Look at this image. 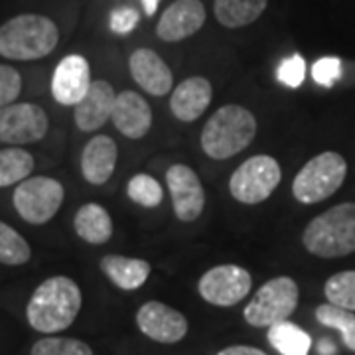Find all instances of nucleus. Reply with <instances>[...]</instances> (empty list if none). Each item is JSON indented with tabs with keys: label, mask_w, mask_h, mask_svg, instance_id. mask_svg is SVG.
I'll list each match as a JSON object with an SVG mask.
<instances>
[{
	"label": "nucleus",
	"mask_w": 355,
	"mask_h": 355,
	"mask_svg": "<svg viewBox=\"0 0 355 355\" xmlns=\"http://www.w3.org/2000/svg\"><path fill=\"white\" fill-rule=\"evenodd\" d=\"M83 304V296L76 280L69 277H51L34 291L26 318L40 334H58L76 322Z\"/></svg>",
	"instance_id": "obj_1"
},
{
	"label": "nucleus",
	"mask_w": 355,
	"mask_h": 355,
	"mask_svg": "<svg viewBox=\"0 0 355 355\" xmlns=\"http://www.w3.org/2000/svg\"><path fill=\"white\" fill-rule=\"evenodd\" d=\"M58 42V26L40 14H20L0 26V55L6 60H42L55 50Z\"/></svg>",
	"instance_id": "obj_2"
},
{
	"label": "nucleus",
	"mask_w": 355,
	"mask_h": 355,
	"mask_svg": "<svg viewBox=\"0 0 355 355\" xmlns=\"http://www.w3.org/2000/svg\"><path fill=\"white\" fill-rule=\"evenodd\" d=\"M257 137V119L241 105H225L209 116L202 132V148L214 160H229Z\"/></svg>",
	"instance_id": "obj_3"
},
{
	"label": "nucleus",
	"mask_w": 355,
	"mask_h": 355,
	"mask_svg": "<svg viewBox=\"0 0 355 355\" xmlns=\"http://www.w3.org/2000/svg\"><path fill=\"white\" fill-rule=\"evenodd\" d=\"M306 251L322 259L355 253V203H340L314 217L304 229Z\"/></svg>",
	"instance_id": "obj_4"
},
{
	"label": "nucleus",
	"mask_w": 355,
	"mask_h": 355,
	"mask_svg": "<svg viewBox=\"0 0 355 355\" xmlns=\"http://www.w3.org/2000/svg\"><path fill=\"white\" fill-rule=\"evenodd\" d=\"M347 164L342 154L322 153L308 160L292 182V196L300 203H318L328 200L342 188Z\"/></svg>",
	"instance_id": "obj_5"
},
{
	"label": "nucleus",
	"mask_w": 355,
	"mask_h": 355,
	"mask_svg": "<svg viewBox=\"0 0 355 355\" xmlns=\"http://www.w3.org/2000/svg\"><path fill=\"white\" fill-rule=\"evenodd\" d=\"M298 284L291 277H277L265 282L243 310L245 322L253 328H270L288 320L298 306Z\"/></svg>",
	"instance_id": "obj_6"
},
{
	"label": "nucleus",
	"mask_w": 355,
	"mask_h": 355,
	"mask_svg": "<svg viewBox=\"0 0 355 355\" xmlns=\"http://www.w3.org/2000/svg\"><path fill=\"white\" fill-rule=\"evenodd\" d=\"M280 178L282 170L279 162L268 154H257L233 172L229 180V191L245 205L263 203L279 188Z\"/></svg>",
	"instance_id": "obj_7"
},
{
	"label": "nucleus",
	"mask_w": 355,
	"mask_h": 355,
	"mask_svg": "<svg viewBox=\"0 0 355 355\" xmlns=\"http://www.w3.org/2000/svg\"><path fill=\"white\" fill-rule=\"evenodd\" d=\"M64 186L53 178H26L14 190L12 202L18 216L30 225H44L55 217L64 203Z\"/></svg>",
	"instance_id": "obj_8"
},
{
	"label": "nucleus",
	"mask_w": 355,
	"mask_h": 355,
	"mask_svg": "<svg viewBox=\"0 0 355 355\" xmlns=\"http://www.w3.org/2000/svg\"><path fill=\"white\" fill-rule=\"evenodd\" d=\"M50 128L46 111L34 103H12L0 107V142L22 146L38 142Z\"/></svg>",
	"instance_id": "obj_9"
},
{
	"label": "nucleus",
	"mask_w": 355,
	"mask_h": 355,
	"mask_svg": "<svg viewBox=\"0 0 355 355\" xmlns=\"http://www.w3.org/2000/svg\"><path fill=\"white\" fill-rule=\"evenodd\" d=\"M251 272L239 265L214 266L198 282V291L203 300L221 308L239 304L251 292Z\"/></svg>",
	"instance_id": "obj_10"
},
{
	"label": "nucleus",
	"mask_w": 355,
	"mask_h": 355,
	"mask_svg": "<svg viewBox=\"0 0 355 355\" xmlns=\"http://www.w3.org/2000/svg\"><path fill=\"white\" fill-rule=\"evenodd\" d=\"M166 184L172 198V207L180 221L191 223L203 214L205 191L198 174L186 164H174L166 172Z\"/></svg>",
	"instance_id": "obj_11"
},
{
	"label": "nucleus",
	"mask_w": 355,
	"mask_h": 355,
	"mask_svg": "<svg viewBox=\"0 0 355 355\" xmlns=\"http://www.w3.org/2000/svg\"><path fill=\"white\" fill-rule=\"evenodd\" d=\"M139 330L158 343H178L188 334V320L182 312H178L162 302H146L137 312Z\"/></svg>",
	"instance_id": "obj_12"
},
{
	"label": "nucleus",
	"mask_w": 355,
	"mask_h": 355,
	"mask_svg": "<svg viewBox=\"0 0 355 355\" xmlns=\"http://www.w3.org/2000/svg\"><path fill=\"white\" fill-rule=\"evenodd\" d=\"M91 69L83 55H65L51 77V95L60 105H73L85 97L91 87Z\"/></svg>",
	"instance_id": "obj_13"
},
{
	"label": "nucleus",
	"mask_w": 355,
	"mask_h": 355,
	"mask_svg": "<svg viewBox=\"0 0 355 355\" xmlns=\"http://www.w3.org/2000/svg\"><path fill=\"white\" fill-rule=\"evenodd\" d=\"M205 6L202 0H176L170 4L156 24V34L164 42H182L202 30Z\"/></svg>",
	"instance_id": "obj_14"
},
{
	"label": "nucleus",
	"mask_w": 355,
	"mask_h": 355,
	"mask_svg": "<svg viewBox=\"0 0 355 355\" xmlns=\"http://www.w3.org/2000/svg\"><path fill=\"white\" fill-rule=\"evenodd\" d=\"M128 69L132 79L144 89L148 95L164 97L174 89V77L166 62L148 48H140L132 51L128 60Z\"/></svg>",
	"instance_id": "obj_15"
},
{
	"label": "nucleus",
	"mask_w": 355,
	"mask_h": 355,
	"mask_svg": "<svg viewBox=\"0 0 355 355\" xmlns=\"http://www.w3.org/2000/svg\"><path fill=\"white\" fill-rule=\"evenodd\" d=\"M113 123L127 139L139 140L153 127V109L137 91H121L113 107Z\"/></svg>",
	"instance_id": "obj_16"
},
{
	"label": "nucleus",
	"mask_w": 355,
	"mask_h": 355,
	"mask_svg": "<svg viewBox=\"0 0 355 355\" xmlns=\"http://www.w3.org/2000/svg\"><path fill=\"white\" fill-rule=\"evenodd\" d=\"M114 101H116V93L109 81L105 79L93 81L85 97L76 105L73 119L77 128H81L83 132H93L101 128L113 116Z\"/></svg>",
	"instance_id": "obj_17"
},
{
	"label": "nucleus",
	"mask_w": 355,
	"mask_h": 355,
	"mask_svg": "<svg viewBox=\"0 0 355 355\" xmlns=\"http://www.w3.org/2000/svg\"><path fill=\"white\" fill-rule=\"evenodd\" d=\"M211 97H214V87L205 77H188L180 85H176V89H172L170 111L180 121L191 123L198 121L207 111Z\"/></svg>",
	"instance_id": "obj_18"
},
{
	"label": "nucleus",
	"mask_w": 355,
	"mask_h": 355,
	"mask_svg": "<svg viewBox=\"0 0 355 355\" xmlns=\"http://www.w3.org/2000/svg\"><path fill=\"white\" fill-rule=\"evenodd\" d=\"M116 142L111 137L97 135L89 140L81 154V172L93 186H103L113 176L116 166Z\"/></svg>",
	"instance_id": "obj_19"
},
{
	"label": "nucleus",
	"mask_w": 355,
	"mask_h": 355,
	"mask_svg": "<svg viewBox=\"0 0 355 355\" xmlns=\"http://www.w3.org/2000/svg\"><path fill=\"white\" fill-rule=\"evenodd\" d=\"M101 270L121 291H137L150 277V263L123 254H107L101 259Z\"/></svg>",
	"instance_id": "obj_20"
},
{
	"label": "nucleus",
	"mask_w": 355,
	"mask_h": 355,
	"mask_svg": "<svg viewBox=\"0 0 355 355\" xmlns=\"http://www.w3.org/2000/svg\"><path fill=\"white\" fill-rule=\"evenodd\" d=\"M73 229L89 245H103L113 237V219L99 203H85L77 209Z\"/></svg>",
	"instance_id": "obj_21"
},
{
	"label": "nucleus",
	"mask_w": 355,
	"mask_h": 355,
	"mask_svg": "<svg viewBox=\"0 0 355 355\" xmlns=\"http://www.w3.org/2000/svg\"><path fill=\"white\" fill-rule=\"evenodd\" d=\"M268 0H214L217 22L225 28L253 24L265 12Z\"/></svg>",
	"instance_id": "obj_22"
},
{
	"label": "nucleus",
	"mask_w": 355,
	"mask_h": 355,
	"mask_svg": "<svg viewBox=\"0 0 355 355\" xmlns=\"http://www.w3.org/2000/svg\"><path fill=\"white\" fill-rule=\"evenodd\" d=\"M266 338H268L270 345L282 355H308L310 347H312L310 336L288 320L270 326Z\"/></svg>",
	"instance_id": "obj_23"
},
{
	"label": "nucleus",
	"mask_w": 355,
	"mask_h": 355,
	"mask_svg": "<svg viewBox=\"0 0 355 355\" xmlns=\"http://www.w3.org/2000/svg\"><path fill=\"white\" fill-rule=\"evenodd\" d=\"M34 170V156L18 146L0 150V188L24 182Z\"/></svg>",
	"instance_id": "obj_24"
},
{
	"label": "nucleus",
	"mask_w": 355,
	"mask_h": 355,
	"mask_svg": "<svg viewBox=\"0 0 355 355\" xmlns=\"http://www.w3.org/2000/svg\"><path fill=\"white\" fill-rule=\"evenodd\" d=\"M316 320L322 326L340 331L345 347L355 352V314L352 310H345L328 302V304L318 306Z\"/></svg>",
	"instance_id": "obj_25"
},
{
	"label": "nucleus",
	"mask_w": 355,
	"mask_h": 355,
	"mask_svg": "<svg viewBox=\"0 0 355 355\" xmlns=\"http://www.w3.org/2000/svg\"><path fill=\"white\" fill-rule=\"evenodd\" d=\"M32 257V249L24 237L10 225L0 221V263L18 266L24 265Z\"/></svg>",
	"instance_id": "obj_26"
},
{
	"label": "nucleus",
	"mask_w": 355,
	"mask_h": 355,
	"mask_svg": "<svg viewBox=\"0 0 355 355\" xmlns=\"http://www.w3.org/2000/svg\"><path fill=\"white\" fill-rule=\"evenodd\" d=\"M328 302L355 312V270H343L328 279L324 286Z\"/></svg>",
	"instance_id": "obj_27"
},
{
	"label": "nucleus",
	"mask_w": 355,
	"mask_h": 355,
	"mask_svg": "<svg viewBox=\"0 0 355 355\" xmlns=\"http://www.w3.org/2000/svg\"><path fill=\"white\" fill-rule=\"evenodd\" d=\"M127 196L135 203H139L142 207H156L164 200V191L162 186L156 178L148 174H137L130 178L127 186Z\"/></svg>",
	"instance_id": "obj_28"
},
{
	"label": "nucleus",
	"mask_w": 355,
	"mask_h": 355,
	"mask_svg": "<svg viewBox=\"0 0 355 355\" xmlns=\"http://www.w3.org/2000/svg\"><path fill=\"white\" fill-rule=\"evenodd\" d=\"M32 355H93V349L76 338H44L32 345Z\"/></svg>",
	"instance_id": "obj_29"
},
{
	"label": "nucleus",
	"mask_w": 355,
	"mask_h": 355,
	"mask_svg": "<svg viewBox=\"0 0 355 355\" xmlns=\"http://www.w3.org/2000/svg\"><path fill=\"white\" fill-rule=\"evenodd\" d=\"M306 77V62L302 55H292L288 60H284L279 65V71H277V79H279L282 85L286 87L296 89L302 85Z\"/></svg>",
	"instance_id": "obj_30"
},
{
	"label": "nucleus",
	"mask_w": 355,
	"mask_h": 355,
	"mask_svg": "<svg viewBox=\"0 0 355 355\" xmlns=\"http://www.w3.org/2000/svg\"><path fill=\"white\" fill-rule=\"evenodd\" d=\"M22 91V77L10 65H0V107L12 105Z\"/></svg>",
	"instance_id": "obj_31"
},
{
	"label": "nucleus",
	"mask_w": 355,
	"mask_h": 355,
	"mask_svg": "<svg viewBox=\"0 0 355 355\" xmlns=\"http://www.w3.org/2000/svg\"><path fill=\"white\" fill-rule=\"evenodd\" d=\"M342 77V60L340 58H322L312 67V79L322 87H331Z\"/></svg>",
	"instance_id": "obj_32"
},
{
	"label": "nucleus",
	"mask_w": 355,
	"mask_h": 355,
	"mask_svg": "<svg viewBox=\"0 0 355 355\" xmlns=\"http://www.w3.org/2000/svg\"><path fill=\"white\" fill-rule=\"evenodd\" d=\"M139 20V10H135V8H130V6H121V8H116V10L111 12L109 28L113 30L114 34H119V36H127V34H130V32L137 28Z\"/></svg>",
	"instance_id": "obj_33"
},
{
	"label": "nucleus",
	"mask_w": 355,
	"mask_h": 355,
	"mask_svg": "<svg viewBox=\"0 0 355 355\" xmlns=\"http://www.w3.org/2000/svg\"><path fill=\"white\" fill-rule=\"evenodd\" d=\"M217 355H266L265 352L257 349V347H251V345H231V347H225L221 349Z\"/></svg>",
	"instance_id": "obj_34"
},
{
	"label": "nucleus",
	"mask_w": 355,
	"mask_h": 355,
	"mask_svg": "<svg viewBox=\"0 0 355 355\" xmlns=\"http://www.w3.org/2000/svg\"><path fill=\"white\" fill-rule=\"evenodd\" d=\"M158 4H160V0H142L144 14H146V16H154L156 10H158Z\"/></svg>",
	"instance_id": "obj_35"
}]
</instances>
